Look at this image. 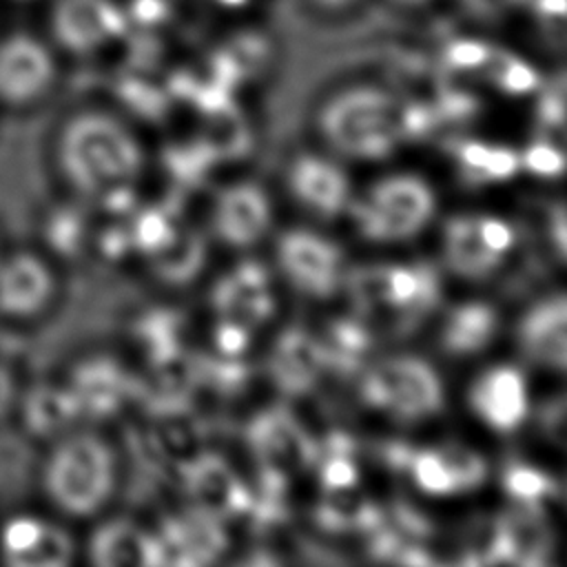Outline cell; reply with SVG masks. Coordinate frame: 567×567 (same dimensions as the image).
Masks as SVG:
<instances>
[{"instance_id": "1", "label": "cell", "mask_w": 567, "mask_h": 567, "mask_svg": "<svg viewBox=\"0 0 567 567\" xmlns=\"http://www.w3.org/2000/svg\"><path fill=\"white\" fill-rule=\"evenodd\" d=\"M51 151L64 186L78 197L104 204L128 197L146 159L135 128L104 109H82L64 117Z\"/></svg>"}, {"instance_id": "2", "label": "cell", "mask_w": 567, "mask_h": 567, "mask_svg": "<svg viewBox=\"0 0 567 567\" xmlns=\"http://www.w3.org/2000/svg\"><path fill=\"white\" fill-rule=\"evenodd\" d=\"M40 487L60 516L93 518L120 487L117 452L100 432L71 427L51 439L40 465Z\"/></svg>"}, {"instance_id": "3", "label": "cell", "mask_w": 567, "mask_h": 567, "mask_svg": "<svg viewBox=\"0 0 567 567\" xmlns=\"http://www.w3.org/2000/svg\"><path fill=\"white\" fill-rule=\"evenodd\" d=\"M58 295L51 261L27 248L0 255V317L31 321L42 317Z\"/></svg>"}, {"instance_id": "4", "label": "cell", "mask_w": 567, "mask_h": 567, "mask_svg": "<svg viewBox=\"0 0 567 567\" xmlns=\"http://www.w3.org/2000/svg\"><path fill=\"white\" fill-rule=\"evenodd\" d=\"M55 80V62L49 49L24 33L0 42V104L20 109L42 100Z\"/></svg>"}, {"instance_id": "5", "label": "cell", "mask_w": 567, "mask_h": 567, "mask_svg": "<svg viewBox=\"0 0 567 567\" xmlns=\"http://www.w3.org/2000/svg\"><path fill=\"white\" fill-rule=\"evenodd\" d=\"M75 556L71 534L35 514H13L0 527V558L11 567H64Z\"/></svg>"}, {"instance_id": "6", "label": "cell", "mask_w": 567, "mask_h": 567, "mask_svg": "<svg viewBox=\"0 0 567 567\" xmlns=\"http://www.w3.org/2000/svg\"><path fill=\"white\" fill-rule=\"evenodd\" d=\"M51 29L64 49L91 53L124 31V18L111 0H55Z\"/></svg>"}, {"instance_id": "7", "label": "cell", "mask_w": 567, "mask_h": 567, "mask_svg": "<svg viewBox=\"0 0 567 567\" xmlns=\"http://www.w3.org/2000/svg\"><path fill=\"white\" fill-rule=\"evenodd\" d=\"M86 554L89 560L100 567H140L164 563L159 536L128 518H111L100 523L86 543Z\"/></svg>"}, {"instance_id": "8", "label": "cell", "mask_w": 567, "mask_h": 567, "mask_svg": "<svg viewBox=\"0 0 567 567\" xmlns=\"http://www.w3.org/2000/svg\"><path fill=\"white\" fill-rule=\"evenodd\" d=\"M476 408L494 427H514L525 414V385L516 370L498 368L481 379Z\"/></svg>"}, {"instance_id": "9", "label": "cell", "mask_w": 567, "mask_h": 567, "mask_svg": "<svg viewBox=\"0 0 567 567\" xmlns=\"http://www.w3.org/2000/svg\"><path fill=\"white\" fill-rule=\"evenodd\" d=\"M80 412L82 410L69 388H42L33 394L27 408L31 427L42 434L51 432L53 439L71 430V423Z\"/></svg>"}, {"instance_id": "10", "label": "cell", "mask_w": 567, "mask_h": 567, "mask_svg": "<svg viewBox=\"0 0 567 567\" xmlns=\"http://www.w3.org/2000/svg\"><path fill=\"white\" fill-rule=\"evenodd\" d=\"M416 476H419L421 485L425 489H432V492H445V489H450V485L454 481L445 461L441 456H434V454H425V456L419 458Z\"/></svg>"}, {"instance_id": "11", "label": "cell", "mask_w": 567, "mask_h": 567, "mask_svg": "<svg viewBox=\"0 0 567 567\" xmlns=\"http://www.w3.org/2000/svg\"><path fill=\"white\" fill-rule=\"evenodd\" d=\"M481 237L489 250H505V246L509 244V230L498 221H485L481 228Z\"/></svg>"}, {"instance_id": "12", "label": "cell", "mask_w": 567, "mask_h": 567, "mask_svg": "<svg viewBox=\"0 0 567 567\" xmlns=\"http://www.w3.org/2000/svg\"><path fill=\"white\" fill-rule=\"evenodd\" d=\"M133 13L137 20L153 22L159 16V4H157V0H135Z\"/></svg>"}, {"instance_id": "13", "label": "cell", "mask_w": 567, "mask_h": 567, "mask_svg": "<svg viewBox=\"0 0 567 567\" xmlns=\"http://www.w3.org/2000/svg\"><path fill=\"white\" fill-rule=\"evenodd\" d=\"M9 396H11V383H9L7 372L0 368V410L7 405Z\"/></svg>"}]
</instances>
